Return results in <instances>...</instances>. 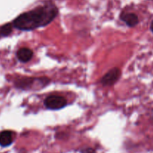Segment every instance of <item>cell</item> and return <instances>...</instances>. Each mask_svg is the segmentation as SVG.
I'll list each match as a JSON object with an SVG mask.
<instances>
[{
	"instance_id": "5",
	"label": "cell",
	"mask_w": 153,
	"mask_h": 153,
	"mask_svg": "<svg viewBox=\"0 0 153 153\" xmlns=\"http://www.w3.org/2000/svg\"><path fill=\"white\" fill-rule=\"evenodd\" d=\"M16 56L18 60L21 62H28L33 57V52L28 48H21L16 52Z\"/></svg>"
},
{
	"instance_id": "7",
	"label": "cell",
	"mask_w": 153,
	"mask_h": 153,
	"mask_svg": "<svg viewBox=\"0 0 153 153\" xmlns=\"http://www.w3.org/2000/svg\"><path fill=\"white\" fill-rule=\"evenodd\" d=\"M13 29V25L10 23H7L6 25H3L0 28V34L1 36H7L12 32Z\"/></svg>"
},
{
	"instance_id": "8",
	"label": "cell",
	"mask_w": 153,
	"mask_h": 153,
	"mask_svg": "<svg viewBox=\"0 0 153 153\" xmlns=\"http://www.w3.org/2000/svg\"><path fill=\"white\" fill-rule=\"evenodd\" d=\"M81 153H96V151L94 149H92V148L88 147L81 150Z\"/></svg>"
},
{
	"instance_id": "2",
	"label": "cell",
	"mask_w": 153,
	"mask_h": 153,
	"mask_svg": "<svg viewBox=\"0 0 153 153\" xmlns=\"http://www.w3.org/2000/svg\"><path fill=\"white\" fill-rule=\"evenodd\" d=\"M67 100L61 96H49L44 100L45 107L50 110H58L63 108L67 105Z\"/></svg>"
},
{
	"instance_id": "3",
	"label": "cell",
	"mask_w": 153,
	"mask_h": 153,
	"mask_svg": "<svg viewBox=\"0 0 153 153\" xmlns=\"http://www.w3.org/2000/svg\"><path fill=\"white\" fill-rule=\"evenodd\" d=\"M120 74L121 72L120 69L117 67L111 69L102 78L101 83L105 86H111L118 80Z\"/></svg>"
},
{
	"instance_id": "1",
	"label": "cell",
	"mask_w": 153,
	"mask_h": 153,
	"mask_svg": "<svg viewBox=\"0 0 153 153\" xmlns=\"http://www.w3.org/2000/svg\"><path fill=\"white\" fill-rule=\"evenodd\" d=\"M58 12V8L53 4H45L20 14L12 25L19 30L31 31L50 23L56 17Z\"/></svg>"
},
{
	"instance_id": "9",
	"label": "cell",
	"mask_w": 153,
	"mask_h": 153,
	"mask_svg": "<svg viewBox=\"0 0 153 153\" xmlns=\"http://www.w3.org/2000/svg\"><path fill=\"white\" fill-rule=\"evenodd\" d=\"M150 29H151V31H152V32L153 33V21L152 22V23H151V25H150Z\"/></svg>"
},
{
	"instance_id": "4",
	"label": "cell",
	"mask_w": 153,
	"mask_h": 153,
	"mask_svg": "<svg viewBox=\"0 0 153 153\" xmlns=\"http://www.w3.org/2000/svg\"><path fill=\"white\" fill-rule=\"evenodd\" d=\"M121 19L126 22L128 26L134 27L139 22L138 16L133 13H123L120 16Z\"/></svg>"
},
{
	"instance_id": "6",
	"label": "cell",
	"mask_w": 153,
	"mask_h": 153,
	"mask_svg": "<svg viewBox=\"0 0 153 153\" xmlns=\"http://www.w3.org/2000/svg\"><path fill=\"white\" fill-rule=\"evenodd\" d=\"M13 143V132L10 131H3L0 133V146L7 147Z\"/></svg>"
}]
</instances>
